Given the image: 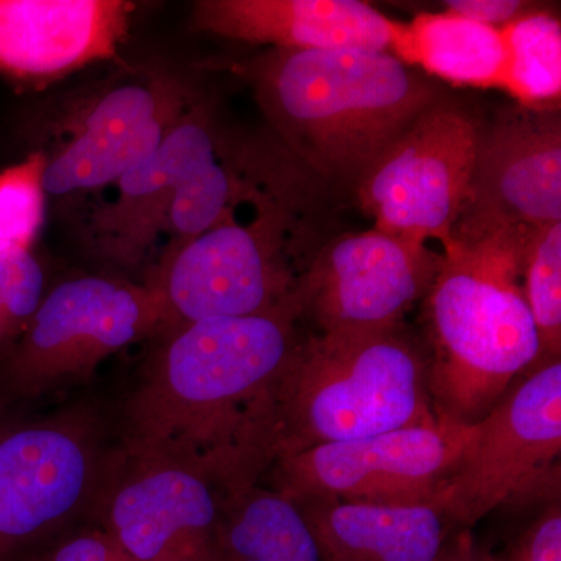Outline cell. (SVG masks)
I'll return each instance as SVG.
<instances>
[{"instance_id": "6da1fadb", "label": "cell", "mask_w": 561, "mask_h": 561, "mask_svg": "<svg viewBox=\"0 0 561 561\" xmlns=\"http://www.w3.org/2000/svg\"><path fill=\"white\" fill-rule=\"evenodd\" d=\"M300 320L290 305L165 332L125 402L121 448L183 465L220 491L264 479Z\"/></svg>"}, {"instance_id": "7a4b0ae2", "label": "cell", "mask_w": 561, "mask_h": 561, "mask_svg": "<svg viewBox=\"0 0 561 561\" xmlns=\"http://www.w3.org/2000/svg\"><path fill=\"white\" fill-rule=\"evenodd\" d=\"M249 70L262 110L302 168L353 190L394 138L443 99L389 51L275 49Z\"/></svg>"}, {"instance_id": "3957f363", "label": "cell", "mask_w": 561, "mask_h": 561, "mask_svg": "<svg viewBox=\"0 0 561 561\" xmlns=\"http://www.w3.org/2000/svg\"><path fill=\"white\" fill-rule=\"evenodd\" d=\"M531 230H505L443 249L426 297L427 383L438 419L472 426L540 360L522 289Z\"/></svg>"}, {"instance_id": "277c9868", "label": "cell", "mask_w": 561, "mask_h": 561, "mask_svg": "<svg viewBox=\"0 0 561 561\" xmlns=\"http://www.w3.org/2000/svg\"><path fill=\"white\" fill-rule=\"evenodd\" d=\"M437 419L427 356L402 328L319 332L301 337L280 376L272 463Z\"/></svg>"}, {"instance_id": "5b68a950", "label": "cell", "mask_w": 561, "mask_h": 561, "mask_svg": "<svg viewBox=\"0 0 561 561\" xmlns=\"http://www.w3.org/2000/svg\"><path fill=\"white\" fill-rule=\"evenodd\" d=\"M238 210L151 271L146 286L164 306L168 332L194 321L300 306L305 249L295 245L300 230L289 205L272 190L254 203L250 220L238 219Z\"/></svg>"}, {"instance_id": "8992f818", "label": "cell", "mask_w": 561, "mask_h": 561, "mask_svg": "<svg viewBox=\"0 0 561 561\" xmlns=\"http://www.w3.org/2000/svg\"><path fill=\"white\" fill-rule=\"evenodd\" d=\"M111 449L91 405L0 427V561L88 522Z\"/></svg>"}, {"instance_id": "52a82bcc", "label": "cell", "mask_w": 561, "mask_h": 561, "mask_svg": "<svg viewBox=\"0 0 561 561\" xmlns=\"http://www.w3.org/2000/svg\"><path fill=\"white\" fill-rule=\"evenodd\" d=\"M169 330L146 284L79 276L47 291L27 330L0 365V400H32L90 378L103 360Z\"/></svg>"}, {"instance_id": "ba28073f", "label": "cell", "mask_w": 561, "mask_h": 561, "mask_svg": "<svg viewBox=\"0 0 561 561\" xmlns=\"http://www.w3.org/2000/svg\"><path fill=\"white\" fill-rule=\"evenodd\" d=\"M481 125L440 99L373 161L354 186L375 230L408 241H453L470 191Z\"/></svg>"}, {"instance_id": "9c48e42d", "label": "cell", "mask_w": 561, "mask_h": 561, "mask_svg": "<svg viewBox=\"0 0 561 561\" xmlns=\"http://www.w3.org/2000/svg\"><path fill=\"white\" fill-rule=\"evenodd\" d=\"M561 453V360L512 383L479 423L434 505L449 524L472 527L531 489Z\"/></svg>"}, {"instance_id": "30bf717a", "label": "cell", "mask_w": 561, "mask_h": 561, "mask_svg": "<svg viewBox=\"0 0 561 561\" xmlns=\"http://www.w3.org/2000/svg\"><path fill=\"white\" fill-rule=\"evenodd\" d=\"M471 431L472 426L437 419L316 446L276 460L265 476L273 490L294 502L331 497L381 505L434 504Z\"/></svg>"}, {"instance_id": "8fae6325", "label": "cell", "mask_w": 561, "mask_h": 561, "mask_svg": "<svg viewBox=\"0 0 561 561\" xmlns=\"http://www.w3.org/2000/svg\"><path fill=\"white\" fill-rule=\"evenodd\" d=\"M221 493L183 465L113 446L88 523L135 561H227Z\"/></svg>"}, {"instance_id": "7c38bea8", "label": "cell", "mask_w": 561, "mask_h": 561, "mask_svg": "<svg viewBox=\"0 0 561 561\" xmlns=\"http://www.w3.org/2000/svg\"><path fill=\"white\" fill-rule=\"evenodd\" d=\"M442 254L424 243L375 230L332 239L313 254L298 284L301 319L319 332L402 328L404 313L426 297Z\"/></svg>"}, {"instance_id": "4fadbf2b", "label": "cell", "mask_w": 561, "mask_h": 561, "mask_svg": "<svg viewBox=\"0 0 561 561\" xmlns=\"http://www.w3.org/2000/svg\"><path fill=\"white\" fill-rule=\"evenodd\" d=\"M561 221V122L556 110L502 111L481 128L470 191L453 241ZM451 241V242H453Z\"/></svg>"}, {"instance_id": "5bb4252c", "label": "cell", "mask_w": 561, "mask_h": 561, "mask_svg": "<svg viewBox=\"0 0 561 561\" xmlns=\"http://www.w3.org/2000/svg\"><path fill=\"white\" fill-rule=\"evenodd\" d=\"M191 102L179 81L144 76L99 95L46 157L44 190L72 197L106 190L160 146Z\"/></svg>"}, {"instance_id": "9a60e30c", "label": "cell", "mask_w": 561, "mask_h": 561, "mask_svg": "<svg viewBox=\"0 0 561 561\" xmlns=\"http://www.w3.org/2000/svg\"><path fill=\"white\" fill-rule=\"evenodd\" d=\"M224 150L208 108L187 103L160 146L106 187L114 194L90 217L88 232L95 251L122 267H136L146 261L164 231L165 216L180 184Z\"/></svg>"}, {"instance_id": "2e32d148", "label": "cell", "mask_w": 561, "mask_h": 561, "mask_svg": "<svg viewBox=\"0 0 561 561\" xmlns=\"http://www.w3.org/2000/svg\"><path fill=\"white\" fill-rule=\"evenodd\" d=\"M135 11L127 0H0V77L41 84L110 60Z\"/></svg>"}, {"instance_id": "e0dca14e", "label": "cell", "mask_w": 561, "mask_h": 561, "mask_svg": "<svg viewBox=\"0 0 561 561\" xmlns=\"http://www.w3.org/2000/svg\"><path fill=\"white\" fill-rule=\"evenodd\" d=\"M201 31L279 50L389 51L397 21L359 0H203Z\"/></svg>"}, {"instance_id": "ac0fdd59", "label": "cell", "mask_w": 561, "mask_h": 561, "mask_svg": "<svg viewBox=\"0 0 561 561\" xmlns=\"http://www.w3.org/2000/svg\"><path fill=\"white\" fill-rule=\"evenodd\" d=\"M323 561H438L451 524L434 504L381 505L331 497L295 502Z\"/></svg>"}, {"instance_id": "d6986e66", "label": "cell", "mask_w": 561, "mask_h": 561, "mask_svg": "<svg viewBox=\"0 0 561 561\" xmlns=\"http://www.w3.org/2000/svg\"><path fill=\"white\" fill-rule=\"evenodd\" d=\"M389 54L454 87L502 90L507 76V44L501 28L448 11L397 21Z\"/></svg>"}, {"instance_id": "ffe728a7", "label": "cell", "mask_w": 561, "mask_h": 561, "mask_svg": "<svg viewBox=\"0 0 561 561\" xmlns=\"http://www.w3.org/2000/svg\"><path fill=\"white\" fill-rule=\"evenodd\" d=\"M220 493L225 560L323 561L300 507L262 479Z\"/></svg>"}, {"instance_id": "44dd1931", "label": "cell", "mask_w": 561, "mask_h": 561, "mask_svg": "<svg viewBox=\"0 0 561 561\" xmlns=\"http://www.w3.org/2000/svg\"><path fill=\"white\" fill-rule=\"evenodd\" d=\"M261 192L257 183L243 179L236 162L221 151L187 176L173 195L162 231L171 238V245L162 257L228 219Z\"/></svg>"}, {"instance_id": "7402d4cb", "label": "cell", "mask_w": 561, "mask_h": 561, "mask_svg": "<svg viewBox=\"0 0 561 561\" xmlns=\"http://www.w3.org/2000/svg\"><path fill=\"white\" fill-rule=\"evenodd\" d=\"M507 44L502 90L530 110L546 108L561 94V24L548 11L530 9L501 27Z\"/></svg>"}, {"instance_id": "603a6c76", "label": "cell", "mask_w": 561, "mask_h": 561, "mask_svg": "<svg viewBox=\"0 0 561 561\" xmlns=\"http://www.w3.org/2000/svg\"><path fill=\"white\" fill-rule=\"evenodd\" d=\"M522 289L540 341V367L561 354V221L530 231L523 253Z\"/></svg>"}, {"instance_id": "cb8c5ba5", "label": "cell", "mask_w": 561, "mask_h": 561, "mask_svg": "<svg viewBox=\"0 0 561 561\" xmlns=\"http://www.w3.org/2000/svg\"><path fill=\"white\" fill-rule=\"evenodd\" d=\"M46 154L0 172V249L31 250L44 220Z\"/></svg>"}, {"instance_id": "d4e9b609", "label": "cell", "mask_w": 561, "mask_h": 561, "mask_svg": "<svg viewBox=\"0 0 561 561\" xmlns=\"http://www.w3.org/2000/svg\"><path fill=\"white\" fill-rule=\"evenodd\" d=\"M46 294L43 265L31 250L0 249V356L20 341Z\"/></svg>"}, {"instance_id": "484cf974", "label": "cell", "mask_w": 561, "mask_h": 561, "mask_svg": "<svg viewBox=\"0 0 561 561\" xmlns=\"http://www.w3.org/2000/svg\"><path fill=\"white\" fill-rule=\"evenodd\" d=\"M18 561H135L94 524H79L43 542Z\"/></svg>"}, {"instance_id": "4316f807", "label": "cell", "mask_w": 561, "mask_h": 561, "mask_svg": "<svg viewBox=\"0 0 561 561\" xmlns=\"http://www.w3.org/2000/svg\"><path fill=\"white\" fill-rule=\"evenodd\" d=\"M502 561H561V507L552 501L519 535Z\"/></svg>"}, {"instance_id": "83f0119b", "label": "cell", "mask_w": 561, "mask_h": 561, "mask_svg": "<svg viewBox=\"0 0 561 561\" xmlns=\"http://www.w3.org/2000/svg\"><path fill=\"white\" fill-rule=\"evenodd\" d=\"M530 7L522 0H451L445 2V11L491 27H504L518 20Z\"/></svg>"}, {"instance_id": "f1b7e54d", "label": "cell", "mask_w": 561, "mask_h": 561, "mask_svg": "<svg viewBox=\"0 0 561 561\" xmlns=\"http://www.w3.org/2000/svg\"><path fill=\"white\" fill-rule=\"evenodd\" d=\"M438 561H502L479 548L468 534H461L451 545H446Z\"/></svg>"}, {"instance_id": "f546056e", "label": "cell", "mask_w": 561, "mask_h": 561, "mask_svg": "<svg viewBox=\"0 0 561 561\" xmlns=\"http://www.w3.org/2000/svg\"><path fill=\"white\" fill-rule=\"evenodd\" d=\"M3 424H5V423H3V421H2V402H0V427H2Z\"/></svg>"}]
</instances>
